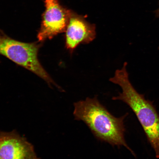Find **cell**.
I'll list each match as a JSON object with an SVG mask.
<instances>
[{"mask_svg":"<svg viewBox=\"0 0 159 159\" xmlns=\"http://www.w3.org/2000/svg\"><path fill=\"white\" fill-rule=\"evenodd\" d=\"M74 106L75 120L84 122L97 139L113 146H124L135 156L125 140L124 120L128 113L116 118L99 102L97 97L78 101Z\"/></svg>","mask_w":159,"mask_h":159,"instance_id":"cell-1","label":"cell"},{"mask_svg":"<svg viewBox=\"0 0 159 159\" xmlns=\"http://www.w3.org/2000/svg\"><path fill=\"white\" fill-rule=\"evenodd\" d=\"M127 63L122 68L115 71L109 81L118 84L122 89L119 96L113 100L123 101L130 107L142 125L149 142L153 148L157 158H159V115L152 102L139 94L131 84L127 70Z\"/></svg>","mask_w":159,"mask_h":159,"instance_id":"cell-2","label":"cell"},{"mask_svg":"<svg viewBox=\"0 0 159 159\" xmlns=\"http://www.w3.org/2000/svg\"><path fill=\"white\" fill-rule=\"evenodd\" d=\"M39 47L38 43L21 42L0 31V54L32 71L47 82L54 83L39 61Z\"/></svg>","mask_w":159,"mask_h":159,"instance_id":"cell-3","label":"cell"},{"mask_svg":"<svg viewBox=\"0 0 159 159\" xmlns=\"http://www.w3.org/2000/svg\"><path fill=\"white\" fill-rule=\"evenodd\" d=\"M44 2L45 11L37 35L40 41L52 39L65 32L71 15L58 0H45Z\"/></svg>","mask_w":159,"mask_h":159,"instance_id":"cell-4","label":"cell"},{"mask_svg":"<svg viewBox=\"0 0 159 159\" xmlns=\"http://www.w3.org/2000/svg\"><path fill=\"white\" fill-rule=\"evenodd\" d=\"M0 159H39L32 145L15 130L0 131Z\"/></svg>","mask_w":159,"mask_h":159,"instance_id":"cell-5","label":"cell"},{"mask_svg":"<svg viewBox=\"0 0 159 159\" xmlns=\"http://www.w3.org/2000/svg\"><path fill=\"white\" fill-rule=\"evenodd\" d=\"M65 32V47L71 53L79 45L88 44L96 37L95 25L75 15H71Z\"/></svg>","mask_w":159,"mask_h":159,"instance_id":"cell-6","label":"cell"},{"mask_svg":"<svg viewBox=\"0 0 159 159\" xmlns=\"http://www.w3.org/2000/svg\"><path fill=\"white\" fill-rule=\"evenodd\" d=\"M155 15L157 17H159V7L155 11Z\"/></svg>","mask_w":159,"mask_h":159,"instance_id":"cell-7","label":"cell"},{"mask_svg":"<svg viewBox=\"0 0 159 159\" xmlns=\"http://www.w3.org/2000/svg\"></svg>","mask_w":159,"mask_h":159,"instance_id":"cell-8","label":"cell"}]
</instances>
